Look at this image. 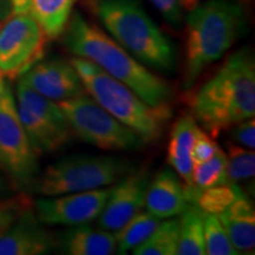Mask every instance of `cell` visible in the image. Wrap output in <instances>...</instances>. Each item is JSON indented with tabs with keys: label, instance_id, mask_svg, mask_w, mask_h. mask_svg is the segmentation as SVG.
I'll return each instance as SVG.
<instances>
[{
	"label": "cell",
	"instance_id": "obj_1",
	"mask_svg": "<svg viewBox=\"0 0 255 255\" xmlns=\"http://www.w3.org/2000/svg\"><path fill=\"white\" fill-rule=\"evenodd\" d=\"M193 119L218 137L255 115V63L251 50L241 49L226 59L212 78L191 96Z\"/></svg>",
	"mask_w": 255,
	"mask_h": 255
},
{
	"label": "cell",
	"instance_id": "obj_2",
	"mask_svg": "<svg viewBox=\"0 0 255 255\" xmlns=\"http://www.w3.org/2000/svg\"><path fill=\"white\" fill-rule=\"evenodd\" d=\"M64 31V45L72 55L95 63L148 104L158 107L171 101L173 91L163 78L149 71L116 40L83 15L73 13Z\"/></svg>",
	"mask_w": 255,
	"mask_h": 255
},
{
	"label": "cell",
	"instance_id": "obj_3",
	"mask_svg": "<svg viewBox=\"0 0 255 255\" xmlns=\"http://www.w3.org/2000/svg\"><path fill=\"white\" fill-rule=\"evenodd\" d=\"M244 26L242 7L232 0H208L190 9L187 18L184 90H189L203 70L231 49Z\"/></svg>",
	"mask_w": 255,
	"mask_h": 255
},
{
	"label": "cell",
	"instance_id": "obj_4",
	"mask_svg": "<svg viewBox=\"0 0 255 255\" xmlns=\"http://www.w3.org/2000/svg\"><path fill=\"white\" fill-rule=\"evenodd\" d=\"M95 13L123 49L144 66L171 72L176 51L137 0H95Z\"/></svg>",
	"mask_w": 255,
	"mask_h": 255
},
{
	"label": "cell",
	"instance_id": "obj_5",
	"mask_svg": "<svg viewBox=\"0 0 255 255\" xmlns=\"http://www.w3.org/2000/svg\"><path fill=\"white\" fill-rule=\"evenodd\" d=\"M71 64L77 71L85 91L116 120L141 136L145 144L158 141L165 126L173 119L170 105L148 104L131 89L108 75L90 60L75 57Z\"/></svg>",
	"mask_w": 255,
	"mask_h": 255
},
{
	"label": "cell",
	"instance_id": "obj_6",
	"mask_svg": "<svg viewBox=\"0 0 255 255\" xmlns=\"http://www.w3.org/2000/svg\"><path fill=\"white\" fill-rule=\"evenodd\" d=\"M131 170V165L116 157L73 155L50 164L33 187L49 197L81 193L110 187Z\"/></svg>",
	"mask_w": 255,
	"mask_h": 255
},
{
	"label": "cell",
	"instance_id": "obj_7",
	"mask_svg": "<svg viewBox=\"0 0 255 255\" xmlns=\"http://www.w3.org/2000/svg\"><path fill=\"white\" fill-rule=\"evenodd\" d=\"M57 103L68 120L72 135L83 142L110 151H131L145 145L138 133L85 94Z\"/></svg>",
	"mask_w": 255,
	"mask_h": 255
},
{
	"label": "cell",
	"instance_id": "obj_8",
	"mask_svg": "<svg viewBox=\"0 0 255 255\" xmlns=\"http://www.w3.org/2000/svg\"><path fill=\"white\" fill-rule=\"evenodd\" d=\"M0 168L18 193L36 183L39 173L38 156L21 126L11 89H0Z\"/></svg>",
	"mask_w": 255,
	"mask_h": 255
},
{
	"label": "cell",
	"instance_id": "obj_9",
	"mask_svg": "<svg viewBox=\"0 0 255 255\" xmlns=\"http://www.w3.org/2000/svg\"><path fill=\"white\" fill-rule=\"evenodd\" d=\"M17 110L28 142L38 157L62 149L72 131L57 102L44 97L19 79Z\"/></svg>",
	"mask_w": 255,
	"mask_h": 255
},
{
	"label": "cell",
	"instance_id": "obj_10",
	"mask_svg": "<svg viewBox=\"0 0 255 255\" xmlns=\"http://www.w3.org/2000/svg\"><path fill=\"white\" fill-rule=\"evenodd\" d=\"M47 37L26 13H11L0 27V75L15 81L43 58Z\"/></svg>",
	"mask_w": 255,
	"mask_h": 255
},
{
	"label": "cell",
	"instance_id": "obj_11",
	"mask_svg": "<svg viewBox=\"0 0 255 255\" xmlns=\"http://www.w3.org/2000/svg\"><path fill=\"white\" fill-rule=\"evenodd\" d=\"M111 187L51 196L34 203L38 221L45 225L77 226L94 221L103 210Z\"/></svg>",
	"mask_w": 255,
	"mask_h": 255
},
{
	"label": "cell",
	"instance_id": "obj_12",
	"mask_svg": "<svg viewBox=\"0 0 255 255\" xmlns=\"http://www.w3.org/2000/svg\"><path fill=\"white\" fill-rule=\"evenodd\" d=\"M117 182L97 218V227L108 232L119 231L144 206L150 175L145 168L131 170Z\"/></svg>",
	"mask_w": 255,
	"mask_h": 255
},
{
	"label": "cell",
	"instance_id": "obj_13",
	"mask_svg": "<svg viewBox=\"0 0 255 255\" xmlns=\"http://www.w3.org/2000/svg\"><path fill=\"white\" fill-rule=\"evenodd\" d=\"M19 79L53 102L71 100L85 94L83 83L71 62L63 59L38 62Z\"/></svg>",
	"mask_w": 255,
	"mask_h": 255
},
{
	"label": "cell",
	"instance_id": "obj_14",
	"mask_svg": "<svg viewBox=\"0 0 255 255\" xmlns=\"http://www.w3.org/2000/svg\"><path fill=\"white\" fill-rule=\"evenodd\" d=\"M57 248V239L47 232L32 210L25 213L0 237V255H43Z\"/></svg>",
	"mask_w": 255,
	"mask_h": 255
},
{
	"label": "cell",
	"instance_id": "obj_15",
	"mask_svg": "<svg viewBox=\"0 0 255 255\" xmlns=\"http://www.w3.org/2000/svg\"><path fill=\"white\" fill-rule=\"evenodd\" d=\"M189 205L184 195L183 184L177 174L164 168L149 182L146 188L144 206L146 212L159 220L180 215Z\"/></svg>",
	"mask_w": 255,
	"mask_h": 255
},
{
	"label": "cell",
	"instance_id": "obj_16",
	"mask_svg": "<svg viewBox=\"0 0 255 255\" xmlns=\"http://www.w3.org/2000/svg\"><path fill=\"white\" fill-rule=\"evenodd\" d=\"M218 218L239 254L254 253L255 209L246 194L241 193Z\"/></svg>",
	"mask_w": 255,
	"mask_h": 255
},
{
	"label": "cell",
	"instance_id": "obj_17",
	"mask_svg": "<svg viewBox=\"0 0 255 255\" xmlns=\"http://www.w3.org/2000/svg\"><path fill=\"white\" fill-rule=\"evenodd\" d=\"M57 247L68 255H110L116 251L113 233L84 225L70 226L57 239Z\"/></svg>",
	"mask_w": 255,
	"mask_h": 255
},
{
	"label": "cell",
	"instance_id": "obj_18",
	"mask_svg": "<svg viewBox=\"0 0 255 255\" xmlns=\"http://www.w3.org/2000/svg\"><path fill=\"white\" fill-rule=\"evenodd\" d=\"M200 127L191 116H182L175 122L168 143L167 162L176 171L177 176L190 183L194 163L191 161V148Z\"/></svg>",
	"mask_w": 255,
	"mask_h": 255
},
{
	"label": "cell",
	"instance_id": "obj_19",
	"mask_svg": "<svg viewBox=\"0 0 255 255\" xmlns=\"http://www.w3.org/2000/svg\"><path fill=\"white\" fill-rule=\"evenodd\" d=\"M226 182H229L227 178V155L219 149L208 161L194 165L190 183L183 184L184 195L188 203L195 205L201 191Z\"/></svg>",
	"mask_w": 255,
	"mask_h": 255
},
{
	"label": "cell",
	"instance_id": "obj_20",
	"mask_svg": "<svg viewBox=\"0 0 255 255\" xmlns=\"http://www.w3.org/2000/svg\"><path fill=\"white\" fill-rule=\"evenodd\" d=\"M76 0H30V13L43 28L47 39H55L65 30Z\"/></svg>",
	"mask_w": 255,
	"mask_h": 255
},
{
	"label": "cell",
	"instance_id": "obj_21",
	"mask_svg": "<svg viewBox=\"0 0 255 255\" xmlns=\"http://www.w3.org/2000/svg\"><path fill=\"white\" fill-rule=\"evenodd\" d=\"M180 232H178V255H203L206 254L203 218L205 213L196 205L189 203L181 213Z\"/></svg>",
	"mask_w": 255,
	"mask_h": 255
},
{
	"label": "cell",
	"instance_id": "obj_22",
	"mask_svg": "<svg viewBox=\"0 0 255 255\" xmlns=\"http://www.w3.org/2000/svg\"><path fill=\"white\" fill-rule=\"evenodd\" d=\"M161 220L148 212H137L122 228L115 232L116 251L119 254H127L128 251L139 246L157 228Z\"/></svg>",
	"mask_w": 255,
	"mask_h": 255
},
{
	"label": "cell",
	"instance_id": "obj_23",
	"mask_svg": "<svg viewBox=\"0 0 255 255\" xmlns=\"http://www.w3.org/2000/svg\"><path fill=\"white\" fill-rule=\"evenodd\" d=\"M180 220L165 219L159 222L152 234L132 250L135 255H175L177 253Z\"/></svg>",
	"mask_w": 255,
	"mask_h": 255
},
{
	"label": "cell",
	"instance_id": "obj_24",
	"mask_svg": "<svg viewBox=\"0 0 255 255\" xmlns=\"http://www.w3.org/2000/svg\"><path fill=\"white\" fill-rule=\"evenodd\" d=\"M241 193L242 190L237 183L226 182L218 184L201 191L195 205L205 214L218 216L225 212Z\"/></svg>",
	"mask_w": 255,
	"mask_h": 255
},
{
	"label": "cell",
	"instance_id": "obj_25",
	"mask_svg": "<svg viewBox=\"0 0 255 255\" xmlns=\"http://www.w3.org/2000/svg\"><path fill=\"white\" fill-rule=\"evenodd\" d=\"M206 254L209 255H238L239 252L233 247L227 233L216 215L205 214L203 218Z\"/></svg>",
	"mask_w": 255,
	"mask_h": 255
},
{
	"label": "cell",
	"instance_id": "obj_26",
	"mask_svg": "<svg viewBox=\"0 0 255 255\" xmlns=\"http://www.w3.org/2000/svg\"><path fill=\"white\" fill-rule=\"evenodd\" d=\"M227 178L229 182L237 183L240 181L254 177L255 154L252 149L229 144L227 146Z\"/></svg>",
	"mask_w": 255,
	"mask_h": 255
},
{
	"label": "cell",
	"instance_id": "obj_27",
	"mask_svg": "<svg viewBox=\"0 0 255 255\" xmlns=\"http://www.w3.org/2000/svg\"><path fill=\"white\" fill-rule=\"evenodd\" d=\"M28 210H32V202L24 193L0 201V237Z\"/></svg>",
	"mask_w": 255,
	"mask_h": 255
},
{
	"label": "cell",
	"instance_id": "obj_28",
	"mask_svg": "<svg viewBox=\"0 0 255 255\" xmlns=\"http://www.w3.org/2000/svg\"><path fill=\"white\" fill-rule=\"evenodd\" d=\"M196 0H150V2L158 9L169 24L178 27L182 23L183 7L193 9Z\"/></svg>",
	"mask_w": 255,
	"mask_h": 255
},
{
	"label": "cell",
	"instance_id": "obj_29",
	"mask_svg": "<svg viewBox=\"0 0 255 255\" xmlns=\"http://www.w3.org/2000/svg\"><path fill=\"white\" fill-rule=\"evenodd\" d=\"M219 149V145L213 141L212 137L207 135L200 128L195 141H194L193 148H191V161L194 165L203 163L212 158Z\"/></svg>",
	"mask_w": 255,
	"mask_h": 255
},
{
	"label": "cell",
	"instance_id": "obj_30",
	"mask_svg": "<svg viewBox=\"0 0 255 255\" xmlns=\"http://www.w3.org/2000/svg\"><path fill=\"white\" fill-rule=\"evenodd\" d=\"M233 139L239 144L245 145L247 149L254 150L255 148V122L254 117L242 121L235 124L234 130L232 132Z\"/></svg>",
	"mask_w": 255,
	"mask_h": 255
},
{
	"label": "cell",
	"instance_id": "obj_31",
	"mask_svg": "<svg viewBox=\"0 0 255 255\" xmlns=\"http://www.w3.org/2000/svg\"><path fill=\"white\" fill-rule=\"evenodd\" d=\"M15 191H17V189L13 187V184L0 168V201L15 195Z\"/></svg>",
	"mask_w": 255,
	"mask_h": 255
},
{
	"label": "cell",
	"instance_id": "obj_32",
	"mask_svg": "<svg viewBox=\"0 0 255 255\" xmlns=\"http://www.w3.org/2000/svg\"><path fill=\"white\" fill-rule=\"evenodd\" d=\"M30 11V0H12V13H26Z\"/></svg>",
	"mask_w": 255,
	"mask_h": 255
},
{
	"label": "cell",
	"instance_id": "obj_33",
	"mask_svg": "<svg viewBox=\"0 0 255 255\" xmlns=\"http://www.w3.org/2000/svg\"><path fill=\"white\" fill-rule=\"evenodd\" d=\"M12 13V0H0V17L7 18Z\"/></svg>",
	"mask_w": 255,
	"mask_h": 255
},
{
	"label": "cell",
	"instance_id": "obj_34",
	"mask_svg": "<svg viewBox=\"0 0 255 255\" xmlns=\"http://www.w3.org/2000/svg\"><path fill=\"white\" fill-rule=\"evenodd\" d=\"M5 85V81H4V78H2V76L0 75V88H2Z\"/></svg>",
	"mask_w": 255,
	"mask_h": 255
},
{
	"label": "cell",
	"instance_id": "obj_35",
	"mask_svg": "<svg viewBox=\"0 0 255 255\" xmlns=\"http://www.w3.org/2000/svg\"><path fill=\"white\" fill-rule=\"evenodd\" d=\"M5 84H6V83H5ZM0 89H1V88H0Z\"/></svg>",
	"mask_w": 255,
	"mask_h": 255
}]
</instances>
